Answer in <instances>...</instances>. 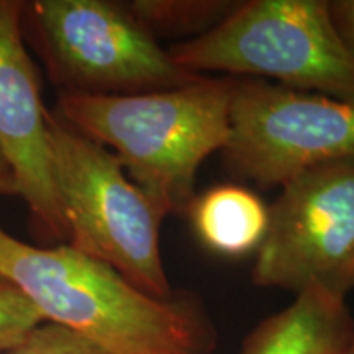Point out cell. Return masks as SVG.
Instances as JSON below:
<instances>
[{
    "instance_id": "14",
    "label": "cell",
    "mask_w": 354,
    "mask_h": 354,
    "mask_svg": "<svg viewBox=\"0 0 354 354\" xmlns=\"http://www.w3.org/2000/svg\"><path fill=\"white\" fill-rule=\"evenodd\" d=\"M330 10L339 35L354 55V0L330 2Z\"/></svg>"
},
{
    "instance_id": "15",
    "label": "cell",
    "mask_w": 354,
    "mask_h": 354,
    "mask_svg": "<svg viewBox=\"0 0 354 354\" xmlns=\"http://www.w3.org/2000/svg\"><path fill=\"white\" fill-rule=\"evenodd\" d=\"M0 196H19L15 174H13L2 148H0Z\"/></svg>"
},
{
    "instance_id": "16",
    "label": "cell",
    "mask_w": 354,
    "mask_h": 354,
    "mask_svg": "<svg viewBox=\"0 0 354 354\" xmlns=\"http://www.w3.org/2000/svg\"><path fill=\"white\" fill-rule=\"evenodd\" d=\"M344 354H354V335H353L351 342H349V346H348L346 353H344Z\"/></svg>"
},
{
    "instance_id": "5",
    "label": "cell",
    "mask_w": 354,
    "mask_h": 354,
    "mask_svg": "<svg viewBox=\"0 0 354 354\" xmlns=\"http://www.w3.org/2000/svg\"><path fill=\"white\" fill-rule=\"evenodd\" d=\"M21 25L59 95H135L203 77L179 68L127 3L33 0Z\"/></svg>"
},
{
    "instance_id": "7",
    "label": "cell",
    "mask_w": 354,
    "mask_h": 354,
    "mask_svg": "<svg viewBox=\"0 0 354 354\" xmlns=\"http://www.w3.org/2000/svg\"><path fill=\"white\" fill-rule=\"evenodd\" d=\"M221 153L230 169L261 187L354 159V102L258 81L236 82Z\"/></svg>"
},
{
    "instance_id": "2",
    "label": "cell",
    "mask_w": 354,
    "mask_h": 354,
    "mask_svg": "<svg viewBox=\"0 0 354 354\" xmlns=\"http://www.w3.org/2000/svg\"><path fill=\"white\" fill-rule=\"evenodd\" d=\"M230 79L135 95H59L55 115L117 156L162 215L185 214L202 162L230 136Z\"/></svg>"
},
{
    "instance_id": "3",
    "label": "cell",
    "mask_w": 354,
    "mask_h": 354,
    "mask_svg": "<svg viewBox=\"0 0 354 354\" xmlns=\"http://www.w3.org/2000/svg\"><path fill=\"white\" fill-rule=\"evenodd\" d=\"M189 73L264 76L279 86L354 102V55L325 0H251L201 37L171 46Z\"/></svg>"
},
{
    "instance_id": "12",
    "label": "cell",
    "mask_w": 354,
    "mask_h": 354,
    "mask_svg": "<svg viewBox=\"0 0 354 354\" xmlns=\"http://www.w3.org/2000/svg\"><path fill=\"white\" fill-rule=\"evenodd\" d=\"M43 317L15 286L0 277V351L20 344L41 326Z\"/></svg>"
},
{
    "instance_id": "8",
    "label": "cell",
    "mask_w": 354,
    "mask_h": 354,
    "mask_svg": "<svg viewBox=\"0 0 354 354\" xmlns=\"http://www.w3.org/2000/svg\"><path fill=\"white\" fill-rule=\"evenodd\" d=\"M24 7L21 0H0V148L35 227L63 245L68 227L53 174L50 110L44 107L37 64L26 51Z\"/></svg>"
},
{
    "instance_id": "4",
    "label": "cell",
    "mask_w": 354,
    "mask_h": 354,
    "mask_svg": "<svg viewBox=\"0 0 354 354\" xmlns=\"http://www.w3.org/2000/svg\"><path fill=\"white\" fill-rule=\"evenodd\" d=\"M53 174L68 227V245L110 266L158 299L172 289L159 248L166 218L104 145L48 115Z\"/></svg>"
},
{
    "instance_id": "9",
    "label": "cell",
    "mask_w": 354,
    "mask_h": 354,
    "mask_svg": "<svg viewBox=\"0 0 354 354\" xmlns=\"http://www.w3.org/2000/svg\"><path fill=\"white\" fill-rule=\"evenodd\" d=\"M353 335L346 299L307 287L246 336L241 354H344Z\"/></svg>"
},
{
    "instance_id": "6",
    "label": "cell",
    "mask_w": 354,
    "mask_h": 354,
    "mask_svg": "<svg viewBox=\"0 0 354 354\" xmlns=\"http://www.w3.org/2000/svg\"><path fill=\"white\" fill-rule=\"evenodd\" d=\"M269 207L253 266L261 287H322L346 299L354 289V159L294 176Z\"/></svg>"
},
{
    "instance_id": "11",
    "label": "cell",
    "mask_w": 354,
    "mask_h": 354,
    "mask_svg": "<svg viewBox=\"0 0 354 354\" xmlns=\"http://www.w3.org/2000/svg\"><path fill=\"white\" fill-rule=\"evenodd\" d=\"M238 3L225 0H133L127 2V7L158 39L174 35L201 37L227 19Z\"/></svg>"
},
{
    "instance_id": "10",
    "label": "cell",
    "mask_w": 354,
    "mask_h": 354,
    "mask_svg": "<svg viewBox=\"0 0 354 354\" xmlns=\"http://www.w3.org/2000/svg\"><path fill=\"white\" fill-rule=\"evenodd\" d=\"M187 214L203 245L233 258L258 251L269 225V207L240 185H216L196 196Z\"/></svg>"
},
{
    "instance_id": "13",
    "label": "cell",
    "mask_w": 354,
    "mask_h": 354,
    "mask_svg": "<svg viewBox=\"0 0 354 354\" xmlns=\"http://www.w3.org/2000/svg\"><path fill=\"white\" fill-rule=\"evenodd\" d=\"M0 354H110L63 326L43 323L17 346Z\"/></svg>"
},
{
    "instance_id": "1",
    "label": "cell",
    "mask_w": 354,
    "mask_h": 354,
    "mask_svg": "<svg viewBox=\"0 0 354 354\" xmlns=\"http://www.w3.org/2000/svg\"><path fill=\"white\" fill-rule=\"evenodd\" d=\"M0 277L46 323L110 354H209L214 328L192 299L146 294L68 243L38 248L0 227Z\"/></svg>"
}]
</instances>
